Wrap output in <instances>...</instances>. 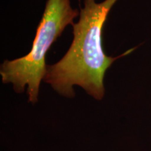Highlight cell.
<instances>
[{"instance_id": "1", "label": "cell", "mask_w": 151, "mask_h": 151, "mask_svg": "<svg viewBox=\"0 0 151 151\" xmlns=\"http://www.w3.org/2000/svg\"><path fill=\"white\" fill-rule=\"evenodd\" d=\"M118 0H84L78 22L73 24V39L68 51L60 61L47 65L43 81L64 97L75 96L73 86H80L96 100L104 97L105 73L113 62L131 52L107 56L102 46L104 25L111 9Z\"/></svg>"}, {"instance_id": "2", "label": "cell", "mask_w": 151, "mask_h": 151, "mask_svg": "<svg viewBox=\"0 0 151 151\" xmlns=\"http://www.w3.org/2000/svg\"><path fill=\"white\" fill-rule=\"evenodd\" d=\"M78 16V9L71 6L70 0H48L31 51L18 59L5 60L1 65L4 83L12 84L17 93H22L27 86L28 100L37 103L40 83L46 74V55L66 27L74 24L73 19Z\"/></svg>"}]
</instances>
